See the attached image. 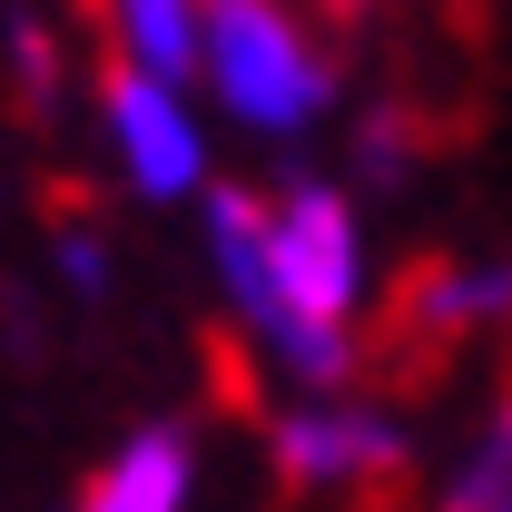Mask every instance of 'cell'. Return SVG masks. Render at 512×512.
<instances>
[{"instance_id":"5","label":"cell","mask_w":512,"mask_h":512,"mask_svg":"<svg viewBox=\"0 0 512 512\" xmlns=\"http://www.w3.org/2000/svg\"><path fill=\"white\" fill-rule=\"evenodd\" d=\"M109 128H119V148H128V168H138V188L148 197H178L197 178V128L168 109V89H158V69H128L109 60Z\"/></svg>"},{"instance_id":"4","label":"cell","mask_w":512,"mask_h":512,"mask_svg":"<svg viewBox=\"0 0 512 512\" xmlns=\"http://www.w3.org/2000/svg\"><path fill=\"white\" fill-rule=\"evenodd\" d=\"M276 276H286V316L335 325L355 306V217L335 188H296L276 207Z\"/></svg>"},{"instance_id":"6","label":"cell","mask_w":512,"mask_h":512,"mask_svg":"<svg viewBox=\"0 0 512 512\" xmlns=\"http://www.w3.org/2000/svg\"><path fill=\"white\" fill-rule=\"evenodd\" d=\"M207 227H217V266H227V286H237V306H247L266 335L286 325V276H276V217L256 207L247 188H207Z\"/></svg>"},{"instance_id":"7","label":"cell","mask_w":512,"mask_h":512,"mask_svg":"<svg viewBox=\"0 0 512 512\" xmlns=\"http://www.w3.org/2000/svg\"><path fill=\"white\" fill-rule=\"evenodd\" d=\"M178 483H188V444H178L168 424H148V434L89 483V512H178Z\"/></svg>"},{"instance_id":"2","label":"cell","mask_w":512,"mask_h":512,"mask_svg":"<svg viewBox=\"0 0 512 512\" xmlns=\"http://www.w3.org/2000/svg\"><path fill=\"white\" fill-rule=\"evenodd\" d=\"M207 69H217L227 109L256 128H296L325 99V69L286 30V10H266V0H207Z\"/></svg>"},{"instance_id":"9","label":"cell","mask_w":512,"mask_h":512,"mask_svg":"<svg viewBox=\"0 0 512 512\" xmlns=\"http://www.w3.org/2000/svg\"><path fill=\"white\" fill-rule=\"evenodd\" d=\"M10 69H20V109H50V89H60V50H50L40 20H10Z\"/></svg>"},{"instance_id":"12","label":"cell","mask_w":512,"mask_h":512,"mask_svg":"<svg viewBox=\"0 0 512 512\" xmlns=\"http://www.w3.org/2000/svg\"><path fill=\"white\" fill-rule=\"evenodd\" d=\"M493 453H512V384H503V414H493Z\"/></svg>"},{"instance_id":"10","label":"cell","mask_w":512,"mask_h":512,"mask_svg":"<svg viewBox=\"0 0 512 512\" xmlns=\"http://www.w3.org/2000/svg\"><path fill=\"white\" fill-rule=\"evenodd\" d=\"M444 512H512V453H473V463H463V483H453L444 493Z\"/></svg>"},{"instance_id":"3","label":"cell","mask_w":512,"mask_h":512,"mask_svg":"<svg viewBox=\"0 0 512 512\" xmlns=\"http://www.w3.org/2000/svg\"><path fill=\"white\" fill-rule=\"evenodd\" d=\"M316 483H365V493H394L414 483V453L384 414H296L276 424V493H316Z\"/></svg>"},{"instance_id":"8","label":"cell","mask_w":512,"mask_h":512,"mask_svg":"<svg viewBox=\"0 0 512 512\" xmlns=\"http://www.w3.org/2000/svg\"><path fill=\"white\" fill-rule=\"evenodd\" d=\"M197 0H119V20H128V40H138V60L158 69V79H178V69L197 60V20H188Z\"/></svg>"},{"instance_id":"11","label":"cell","mask_w":512,"mask_h":512,"mask_svg":"<svg viewBox=\"0 0 512 512\" xmlns=\"http://www.w3.org/2000/svg\"><path fill=\"white\" fill-rule=\"evenodd\" d=\"M325 20H335V30H345V40H355V20H365V10H375V0H316Z\"/></svg>"},{"instance_id":"1","label":"cell","mask_w":512,"mask_h":512,"mask_svg":"<svg viewBox=\"0 0 512 512\" xmlns=\"http://www.w3.org/2000/svg\"><path fill=\"white\" fill-rule=\"evenodd\" d=\"M483 316H512V266L463 276L453 256H414V266H394V286H384L355 375L384 384V394H424V384H444L453 345H463Z\"/></svg>"}]
</instances>
